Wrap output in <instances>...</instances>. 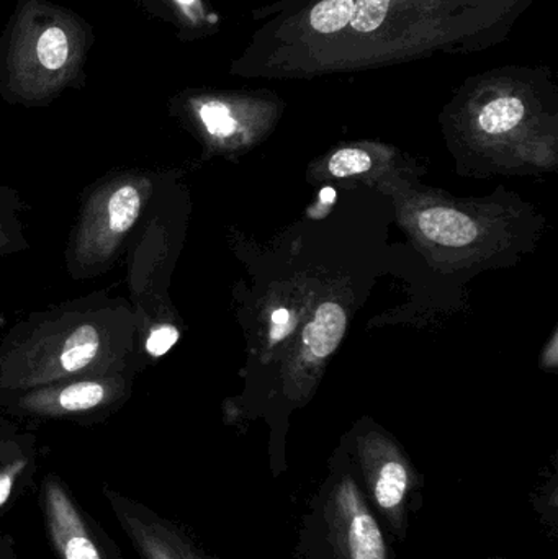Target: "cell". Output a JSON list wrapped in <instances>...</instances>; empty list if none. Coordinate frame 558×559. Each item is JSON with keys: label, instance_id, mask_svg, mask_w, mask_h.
<instances>
[{"label": "cell", "instance_id": "6da1fadb", "mask_svg": "<svg viewBox=\"0 0 558 559\" xmlns=\"http://www.w3.org/2000/svg\"><path fill=\"white\" fill-rule=\"evenodd\" d=\"M534 0H285L231 62L242 78L300 79L471 55L507 39Z\"/></svg>", "mask_w": 558, "mask_h": 559}, {"label": "cell", "instance_id": "7a4b0ae2", "mask_svg": "<svg viewBox=\"0 0 558 559\" xmlns=\"http://www.w3.org/2000/svg\"><path fill=\"white\" fill-rule=\"evenodd\" d=\"M147 367L130 301L100 289L29 312L2 335L0 406L59 381Z\"/></svg>", "mask_w": 558, "mask_h": 559}, {"label": "cell", "instance_id": "3957f363", "mask_svg": "<svg viewBox=\"0 0 558 559\" xmlns=\"http://www.w3.org/2000/svg\"><path fill=\"white\" fill-rule=\"evenodd\" d=\"M91 23L51 0H19L0 35V97L10 105L48 107L84 87L94 45Z\"/></svg>", "mask_w": 558, "mask_h": 559}, {"label": "cell", "instance_id": "277c9868", "mask_svg": "<svg viewBox=\"0 0 558 559\" xmlns=\"http://www.w3.org/2000/svg\"><path fill=\"white\" fill-rule=\"evenodd\" d=\"M166 176L153 169H117L87 187L64 249L66 272L87 282L110 272L127 252L138 226L166 192Z\"/></svg>", "mask_w": 558, "mask_h": 559}, {"label": "cell", "instance_id": "5b68a950", "mask_svg": "<svg viewBox=\"0 0 558 559\" xmlns=\"http://www.w3.org/2000/svg\"><path fill=\"white\" fill-rule=\"evenodd\" d=\"M295 558L393 559L385 528L367 502L353 465L331 469L310 499Z\"/></svg>", "mask_w": 558, "mask_h": 559}, {"label": "cell", "instance_id": "8992f818", "mask_svg": "<svg viewBox=\"0 0 558 559\" xmlns=\"http://www.w3.org/2000/svg\"><path fill=\"white\" fill-rule=\"evenodd\" d=\"M163 195L151 206L124 252L130 289L128 301L136 318L141 355L150 365L166 357L182 335L167 301L164 272L169 269V231Z\"/></svg>", "mask_w": 558, "mask_h": 559}, {"label": "cell", "instance_id": "52a82bcc", "mask_svg": "<svg viewBox=\"0 0 558 559\" xmlns=\"http://www.w3.org/2000/svg\"><path fill=\"white\" fill-rule=\"evenodd\" d=\"M138 371L72 378L10 397L2 413L19 419L94 426L110 419L133 396Z\"/></svg>", "mask_w": 558, "mask_h": 559}, {"label": "cell", "instance_id": "ba28073f", "mask_svg": "<svg viewBox=\"0 0 558 559\" xmlns=\"http://www.w3.org/2000/svg\"><path fill=\"white\" fill-rule=\"evenodd\" d=\"M353 472L387 534L405 542L409 515L422 508L423 483L418 473L385 443L364 447Z\"/></svg>", "mask_w": 558, "mask_h": 559}, {"label": "cell", "instance_id": "9c48e42d", "mask_svg": "<svg viewBox=\"0 0 558 559\" xmlns=\"http://www.w3.org/2000/svg\"><path fill=\"white\" fill-rule=\"evenodd\" d=\"M38 504L56 559H123L114 538L85 511L61 476H43Z\"/></svg>", "mask_w": 558, "mask_h": 559}, {"label": "cell", "instance_id": "30bf717a", "mask_svg": "<svg viewBox=\"0 0 558 559\" xmlns=\"http://www.w3.org/2000/svg\"><path fill=\"white\" fill-rule=\"evenodd\" d=\"M102 496L140 559H219L182 524L164 518L150 506L110 486L102 488Z\"/></svg>", "mask_w": 558, "mask_h": 559}, {"label": "cell", "instance_id": "8fae6325", "mask_svg": "<svg viewBox=\"0 0 558 559\" xmlns=\"http://www.w3.org/2000/svg\"><path fill=\"white\" fill-rule=\"evenodd\" d=\"M38 460L35 433L22 429L0 411V514L32 488Z\"/></svg>", "mask_w": 558, "mask_h": 559}, {"label": "cell", "instance_id": "7c38bea8", "mask_svg": "<svg viewBox=\"0 0 558 559\" xmlns=\"http://www.w3.org/2000/svg\"><path fill=\"white\" fill-rule=\"evenodd\" d=\"M144 13L173 26L180 41H197L215 35L222 25L206 0H133Z\"/></svg>", "mask_w": 558, "mask_h": 559}, {"label": "cell", "instance_id": "4fadbf2b", "mask_svg": "<svg viewBox=\"0 0 558 559\" xmlns=\"http://www.w3.org/2000/svg\"><path fill=\"white\" fill-rule=\"evenodd\" d=\"M423 235L436 245L462 248L477 239L478 228L471 216L451 209H429L419 213Z\"/></svg>", "mask_w": 558, "mask_h": 559}, {"label": "cell", "instance_id": "5bb4252c", "mask_svg": "<svg viewBox=\"0 0 558 559\" xmlns=\"http://www.w3.org/2000/svg\"><path fill=\"white\" fill-rule=\"evenodd\" d=\"M347 328V316L337 302H323L317 309L313 321L304 331L305 348L313 358H327L333 354Z\"/></svg>", "mask_w": 558, "mask_h": 559}, {"label": "cell", "instance_id": "9a60e30c", "mask_svg": "<svg viewBox=\"0 0 558 559\" xmlns=\"http://www.w3.org/2000/svg\"><path fill=\"white\" fill-rule=\"evenodd\" d=\"M26 205L19 190L0 186V259L28 251L22 215Z\"/></svg>", "mask_w": 558, "mask_h": 559}, {"label": "cell", "instance_id": "2e32d148", "mask_svg": "<svg viewBox=\"0 0 558 559\" xmlns=\"http://www.w3.org/2000/svg\"><path fill=\"white\" fill-rule=\"evenodd\" d=\"M370 167H372V159L369 154L363 150H354V147L337 151L328 163V169L334 177L356 176V174L367 173Z\"/></svg>", "mask_w": 558, "mask_h": 559}, {"label": "cell", "instance_id": "e0dca14e", "mask_svg": "<svg viewBox=\"0 0 558 559\" xmlns=\"http://www.w3.org/2000/svg\"><path fill=\"white\" fill-rule=\"evenodd\" d=\"M0 559H19L16 557L15 542L10 535H0Z\"/></svg>", "mask_w": 558, "mask_h": 559}, {"label": "cell", "instance_id": "ac0fdd59", "mask_svg": "<svg viewBox=\"0 0 558 559\" xmlns=\"http://www.w3.org/2000/svg\"><path fill=\"white\" fill-rule=\"evenodd\" d=\"M288 322H290V311L288 309L281 308L272 312V324L288 325Z\"/></svg>", "mask_w": 558, "mask_h": 559}, {"label": "cell", "instance_id": "d6986e66", "mask_svg": "<svg viewBox=\"0 0 558 559\" xmlns=\"http://www.w3.org/2000/svg\"><path fill=\"white\" fill-rule=\"evenodd\" d=\"M334 199H336V193H334L333 189H324L323 193H321V200H323V202L330 203L333 202Z\"/></svg>", "mask_w": 558, "mask_h": 559}, {"label": "cell", "instance_id": "ffe728a7", "mask_svg": "<svg viewBox=\"0 0 558 559\" xmlns=\"http://www.w3.org/2000/svg\"><path fill=\"white\" fill-rule=\"evenodd\" d=\"M3 324H5V318H3L2 314H0V328H2Z\"/></svg>", "mask_w": 558, "mask_h": 559}, {"label": "cell", "instance_id": "44dd1931", "mask_svg": "<svg viewBox=\"0 0 558 559\" xmlns=\"http://www.w3.org/2000/svg\"><path fill=\"white\" fill-rule=\"evenodd\" d=\"M482 559H503L501 557H488V558H482Z\"/></svg>", "mask_w": 558, "mask_h": 559}]
</instances>
